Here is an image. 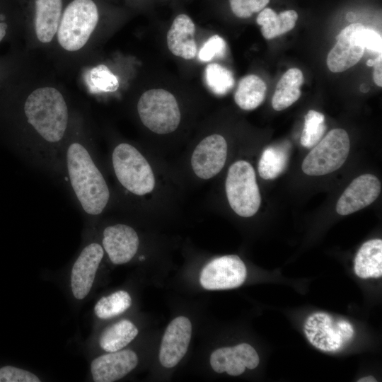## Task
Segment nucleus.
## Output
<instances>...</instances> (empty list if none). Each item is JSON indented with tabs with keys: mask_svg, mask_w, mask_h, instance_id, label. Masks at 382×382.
I'll use <instances>...</instances> for the list:
<instances>
[{
	"mask_svg": "<svg viewBox=\"0 0 382 382\" xmlns=\"http://www.w3.org/2000/svg\"><path fill=\"white\" fill-rule=\"evenodd\" d=\"M21 116L29 133L17 151L36 166L59 174L69 123L64 96L55 88H38L26 97Z\"/></svg>",
	"mask_w": 382,
	"mask_h": 382,
	"instance_id": "obj_1",
	"label": "nucleus"
},
{
	"mask_svg": "<svg viewBox=\"0 0 382 382\" xmlns=\"http://www.w3.org/2000/svg\"><path fill=\"white\" fill-rule=\"evenodd\" d=\"M59 175L85 214L94 216L103 213L110 201V192L89 144L76 138L66 141Z\"/></svg>",
	"mask_w": 382,
	"mask_h": 382,
	"instance_id": "obj_2",
	"label": "nucleus"
},
{
	"mask_svg": "<svg viewBox=\"0 0 382 382\" xmlns=\"http://www.w3.org/2000/svg\"><path fill=\"white\" fill-rule=\"evenodd\" d=\"M100 18V8L95 0H71L64 6L57 40L69 52L79 50L88 42Z\"/></svg>",
	"mask_w": 382,
	"mask_h": 382,
	"instance_id": "obj_3",
	"label": "nucleus"
},
{
	"mask_svg": "<svg viewBox=\"0 0 382 382\" xmlns=\"http://www.w3.org/2000/svg\"><path fill=\"white\" fill-rule=\"evenodd\" d=\"M111 159L118 182L127 191L141 196L154 190L155 178L151 168L134 146L127 143L117 144Z\"/></svg>",
	"mask_w": 382,
	"mask_h": 382,
	"instance_id": "obj_4",
	"label": "nucleus"
},
{
	"mask_svg": "<svg viewBox=\"0 0 382 382\" xmlns=\"http://www.w3.org/2000/svg\"><path fill=\"white\" fill-rule=\"evenodd\" d=\"M137 112L143 125L159 134L174 132L180 122L176 98L163 88H152L142 93L137 103Z\"/></svg>",
	"mask_w": 382,
	"mask_h": 382,
	"instance_id": "obj_5",
	"label": "nucleus"
},
{
	"mask_svg": "<svg viewBox=\"0 0 382 382\" xmlns=\"http://www.w3.org/2000/svg\"><path fill=\"white\" fill-rule=\"evenodd\" d=\"M226 192L232 209L239 216H253L260 206L261 197L253 167L245 161L233 163L226 180Z\"/></svg>",
	"mask_w": 382,
	"mask_h": 382,
	"instance_id": "obj_6",
	"label": "nucleus"
},
{
	"mask_svg": "<svg viewBox=\"0 0 382 382\" xmlns=\"http://www.w3.org/2000/svg\"><path fill=\"white\" fill-rule=\"evenodd\" d=\"M350 149L348 134L343 129L330 130L305 157L301 168L311 176L328 174L345 162Z\"/></svg>",
	"mask_w": 382,
	"mask_h": 382,
	"instance_id": "obj_7",
	"label": "nucleus"
},
{
	"mask_svg": "<svg viewBox=\"0 0 382 382\" xmlns=\"http://www.w3.org/2000/svg\"><path fill=\"white\" fill-rule=\"evenodd\" d=\"M303 330L310 343L323 352L341 349L354 335V328L349 321L335 320L324 312L310 315L305 321Z\"/></svg>",
	"mask_w": 382,
	"mask_h": 382,
	"instance_id": "obj_8",
	"label": "nucleus"
},
{
	"mask_svg": "<svg viewBox=\"0 0 382 382\" xmlns=\"http://www.w3.org/2000/svg\"><path fill=\"white\" fill-rule=\"evenodd\" d=\"M247 270L236 255L221 256L211 260L202 269L199 282L207 290H223L240 286L245 280Z\"/></svg>",
	"mask_w": 382,
	"mask_h": 382,
	"instance_id": "obj_9",
	"label": "nucleus"
},
{
	"mask_svg": "<svg viewBox=\"0 0 382 382\" xmlns=\"http://www.w3.org/2000/svg\"><path fill=\"white\" fill-rule=\"evenodd\" d=\"M364 27L360 23H354L337 35V42L327 57V65L332 72H342L361 59L365 50L360 40Z\"/></svg>",
	"mask_w": 382,
	"mask_h": 382,
	"instance_id": "obj_10",
	"label": "nucleus"
},
{
	"mask_svg": "<svg viewBox=\"0 0 382 382\" xmlns=\"http://www.w3.org/2000/svg\"><path fill=\"white\" fill-rule=\"evenodd\" d=\"M227 156V143L220 134H211L195 147L191 158L195 173L202 179H209L223 168Z\"/></svg>",
	"mask_w": 382,
	"mask_h": 382,
	"instance_id": "obj_11",
	"label": "nucleus"
},
{
	"mask_svg": "<svg viewBox=\"0 0 382 382\" xmlns=\"http://www.w3.org/2000/svg\"><path fill=\"white\" fill-rule=\"evenodd\" d=\"M103 255L104 249L98 243H89L82 249L71 272V291L76 299H83L90 292Z\"/></svg>",
	"mask_w": 382,
	"mask_h": 382,
	"instance_id": "obj_12",
	"label": "nucleus"
},
{
	"mask_svg": "<svg viewBox=\"0 0 382 382\" xmlns=\"http://www.w3.org/2000/svg\"><path fill=\"white\" fill-rule=\"evenodd\" d=\"M192 335V324L185 316L174 318L163 336L159 361L166 368L176 366L187 352Z\"/></svg>",
	"mask_w": 382,
	"mask_h": 382,
	"instance_id": "obj_13",
	"label": "nucleus"
},
{
	"mask_svg": "<svg viewBox=\"0 0 382 382\" xmlns=\"http://www.w3.org/2000/svg\"><path fill=\"white\" fill-rule=\"evenodd\" d=\"M381 182L371 174L361 175L355 178L339 198L336 211L340 215H348L373 203L381 192Z\"/></svg>",
	"mask_w": 382,
	"mask_h": 382,
	"instance_id": "obj_14",
	"label": "nucleus"
},
{
	"mask_svg": "<svg viewBox=\"0 0 382 382\" xmlns=\"http://www.w3.org/2000/svg\"><path fill=\"white\" fill-rule=\"evenodd\" d=\"M102 244L110 261L115 265H122L129 262L136 255L139 240L133 228L117 224L103 230Z\"/></svg>",
	"mask_w": 382,
	"mask_h": 382,
	"instance_id": "obj_15",
	"label": "nucleus"
},
{
	"mask_svg": "<svg viewBox=\"0 0 382 382\" xmlns=\"http://www.w3.org/2000/svg\"><path fill=\"white\" fill-rule=\"evenodd\" d=\"M259 362L257 352L247 343H241L232 347L219 348L210 356V364L214 371H226L231 376H239L246 368L253 369L257 366Z\"/></svg>",
	"mask_w": 382,
	"mask_h": 382,
	"instance_id": "obj_16",
	"label": "nucleus"
},
{
	"mask_svg": "<svg viewBox=\"0 0 382 382\" xmlns=\"http://www.w3.org/2000/svg\"><path fill=\"white\" fill-rule=\"evenodd\" d=\"M138 364L137 354L130 349L118 350L98 357L91 364L96 382H113L132 371Z\"/></svg>",
	"mask_w": 382,
	"mask_h": 382,
	"instance_id": "obj_17",
	"label": "nucleus"
},
{
	"mask_svg": "<svg viewBox=\"0 0 382 382\" xmlns=\"http://www.w3.org/2000/svg\"><path fill=\"white\" fill-rule=\"evenodd\" d=\"M34 28L38 40L47 43L57 33L63 10L64 0H30Z\"/></svg>",
	"mask_w": 382,
	"mask_h": 382,
	"instance_id": "obj_18",
	"label": "nucleus"
},
{
	"mask_svg": "<svg viewBox=\"0 0 382 382\" xmlns=\"http://www.w3.org/2000/svg\"><path fill=\"white\" fill-rule=\"evenodd\" d=\"M195 25L185 13L178 14L173 21L168 31L166 42L169 51L175 56L192 59L197 54L195 40Z\"/></svg>",
	"mask_w": 382,
	"mask_h": 382,
	"instance_id": "obj_19",
	"label": "nucleus"
},
{
	"mask_svg": "<svg viewBox=\"0 0 382 382\" xmlns=\"http://www.w3.org/2000/svg\"><path fill=\"white\" fill-rule=\"evenodd\" d=\"M355 274L362 279L378 278L382 275V241L372 239L365 242L355 259Z\"/></svg>",
	"mask_w": 382,
	"mask_h": 382,
	"instance_id": "obj_20",
	"label": "nucleus"
},
{
	"mask_svg": "<svg viewBox=\"0 0 382 382\" xmlns=\"http://www.w3.org/2000/svg\"><path fill=\"white\" fill-rule=\"evenodd\" d=\"M303 80V73L299 69L287 70L277 84L272 98V108L280 111L294 103L301 96L300 88Z\"/></svg>",
	"mask_w": 382,
	"mask_h": 382,
	"instance_id": "obj_21",
	"label": "nucleus"
},
{
	"mask_svg": "<svg viewBox=\"0 0 382 382\" xmlns=\"http://www.w3.org/2000/svg\"><path fill=\"white\" fill-rule=\"evenodd\" d=\"M298 19L294 10H286L277 14L270 8L260 11L256 22L261 26V33L267 40L273 39L293 29Z\"/></svg>",
	"mask_w": 382,
	"mask_h": 382,
	"instance_id": "obj_22",
	"label": "nucleus"
},
{
	"mask_svg": "<svg viewBox=\"0 0 382 382\" xmlns=\"http://www.w3.org/2000/svg\"><path fill=\"white\" fill-rule=\"evenodd\" d=\"M266 91L267 86L261 78L255 74L247 75L239 81L234 100L241 109L251 110L263 102Z\"/></svg>",
	"mask_w": 382,
	"mask_h": 382,
	"instance_id": "obj_23",
	"label": "nucleus"
},
{
	"mask_svg": "<svg viewBox=\"0 0 382 382\" xmlns=\"http://www.w3.org/2000/svg\"><path fill=\"white\" fill-rule=\"evenodd\" d=\"M136 325L128 320H122L103 330L99 339L100 347L108 352L121 350L138 335Z\"/></svg>",
	"mask_w": 382,
	"mask_h": 382,
	"instance_id": "obj_24",
	"label": "nucleus"
},
{
	"mask_svg": "<svg viewBox=\"0 0 382 382\" xmlns=\"http://www.w3.org/2000/svg\"><path fill=\"white\" fill-rule=\"evenodd\" d=\"M289 160L288 150L283 146H273L265 149L258 163V172L265 180L279 176L286 168Z\"/></svg>",
	"mask_w": 382,
	"mask_h": 382,
	"instance_id": "obj_25",
	"label": "nucleus"
},
{
	"mask_svg": "<svg viewBox=\"0 0 382 382\" xmlns=\"http://www.w3.org/2000/svg\"><path fill=\"white\" fill-rule=\"evenodd\" d=\"M131 304L129 293L119 290L100 298L94 306V313L100 319H109L124 313Z\"/></svg>",
	"mask_w": 382,
	"mask_h": 382,
	"instance_id": "obj_26",
	"label": "nucleus"
},
{
	"mask_svg": "<svg viewBox=\"0 0 382 382\" xmlns=\"http://www.w3.org/2000/svg\"><path fill=\"white\" fill-rule=\"evenodd\" d=\"M204 79L208 88L216 95L226 94L234 86V78L227 68L212 63L204 70Z\"/></svg>",
	"mask_w": 382,
	"mask_h": 382,
	"instance_id": "obj_27",
	"label": "nucleus"
},
{
	"mask_svg": "<svg viewBox=\"0 0 382 382\" xmlns=\"http://www.w3.org/2000/svg\"><path fill=\"white\" fill-rule=\"evenodd\" d=\"M326 130L325 117L320 112L310 110L305 116L304 127L301 136V144L306 148L314 146Z\"/></svg>",
	"mask_w": 382,
	"mask_h": 382,
	"instance_id": "obj_28",
	"label": "nucleus"
},
{
	"mask_svg": "<svg viewBox=\"0 0 382 382\" xmlns=\"http://www.w3.org/2000/svg\"><path fill=\"white\" fill-rule=\"evenodd\" d=\"M226 52V41L218 35L210 37L202 46L198 58L202 62H210L216 57H224Z\"/></svg>",
	"mask_w": 382,
	"mask_h": 382,
	"instance_id": "obj_29",
	"label": "nucleus"
},
{
	"mask_svg": "<svg viewBox=\"0 0 382 382\" xmlns=\"http://www.w3.org/2000/svg\"><path fill=\"white\" fill-rule=\"evenodd\" d=\"M270 0H229L233 13L241 18H248L265 8Z\"/></svg>",
	"mask_w": 382,
	"mask_h": 382,
	"instance_id": "obj_30",
	"label": "nucleus"
},
{
	"mask_svg": "<svg viewBox=\"0 0 382 382\" xmlns=\"http://www.w3.org/2000/svg\"><path fill=\"white\" fill-rule=\"evenodd\" d=\"M33 373L12 366L0 368V382H40Z\"/></svg>",
	"mask_w": 382,
	"mask_h": 382,
	"instance_id": "obj_31",
	"label": "nucleus"
},
{
	"mask_svg": "<svg viewBox=\"0 0 382 382\" xmlns=\"http://www.w3.org/2000/svg\"><path fill=\"white\" fill-rule=\"evenodd\" d=\"M16 15L15 0H0V42L8 35Z\"/></svg>",
	"mask_w": 382,
	"mask_h": 382,
	"instance_id": "obj_32",
	"label": "nucleus"
},
{
	"mask_svg": "<svg viewBox=\"0 0 382 382\" xmlns=\"http://www.w3.org/2000/svg\"><path fill=\"white\" fill-rule=\"evenodd\" d=\"M360 40L365 49L374 52L381 53V36L373 29L364 27L360 33Z\"/></svg>",
	"mask_w": 382,
	"mask_h": 382,
	"instance_id": "obj_33",
	"label": "nucleus"
},
{
	"mask_svg": "<svg viewBox=\"0 0 382 382\" xmlns=\"http://www.w3.org/2000/svg\"><path fill=\"white\" fill-rule=\"evenodd\" d=\"M382 61L378 62L374 65V70L373 73V79L375 83L381 87L382 86Z\"/></svg>",
	"mask_w": 382,
	"mask_h": 382,
	"instance_id": "obj_34",
	"label": "nucleus"
},
{
	"mask_svg": "<svg viewBox=\"0 0 382 382\" xmlns=\"http://www.w3.org/2000/svg\"><path fill=\"white\" fill-rule=\"evenodd\" d=\"M379 61H382V54H380V55H378L376 59H369L367 62H366V64L367 66H374Z\"/></svg>",
	"mask_w": 382,
	"mask_h": 382,
	"instance_id": "obj_35",
	"label": "nucleus"
},
{
	"mask_svg": "<svg viewBox=\"0 0 382 382\" xmlns=\"http://www.w3.org/2000/svg\"><path fill=\"white\" fill-rule=\"evenodd\" d=\"M377 381L374 376H369L363 377L358 380V382H376Z\"/></svg>",
	"mask_w": 382,
	"mask_h": 382,
	"instance_id": "obj_36",
	"label": "nucleus"
}]
</instances>
